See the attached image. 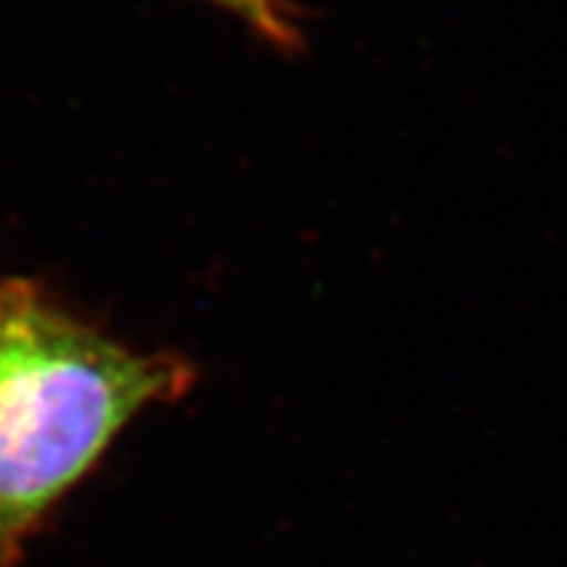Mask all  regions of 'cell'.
<instances>
[{
    "label": "cell",
    "instance_id": "obj_1",
    "mask_svg": "<svg viewBox=\"0 0 567 567\" xmlns=\"http://www.w3.org/2000/svg\"><path fill=\"white\" fill-rule=\"evenodd\" d=\"M193 379L179 354L132 350L32 284L0 358V567H19L45 515L130 421Z\"/></svg>",
    "mask_w": 567,
    "mask_h": 567
},
{
    "label": "cell",
    "instance_id": "obj_3",
    "mask_svg": "<svg viewBox=\"0 0 567 567\" xmlns=\"http://www.w3.org/2000/svg\"><path fill=\"white\" fill-rule=\"evenodd\" d=\"M30 287L32 281H24V279L0 281V358H3L6 339H9L13 318H17L21 302H24L27 292H30Z\"/></svg>",
    "mask_w": 567,
    "mask_h": 567
},
{
    "label": "cell",
    "instance_id": "obj_2",
    "mask_svg": "<svg viewBox=\"0 0 567 567\" xmlns=\"http://www.w3.org/2000/svg\"><path fill=\"white\" fill-rule=\"evenodd\" d=\"M213 3L224 6L234 17L243 19L252 32H258L274 48H281V51L300 48L302 34L287 0H213Z\"/></svg>",
    "mask_w": 567,
    "mask_h": 567
}]
</instances>
